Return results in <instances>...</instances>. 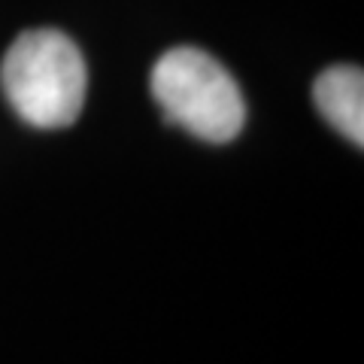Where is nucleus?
Instances as JSON below:
<instances>
[{"instance_id": "nucleus-3", "label": "nucleus", "mask_w": 364, "mask_h": 364, "mask_svg": "<svg viewBox=\"0 0 364 364\" xmlns=\"http://www.w3.org/2000/svg\"><path fill=\"white\" fill-rule=\"evenodd\" d=\"M313 100L322 119L337 128L349 143L364 146V73L361 67L337 64L318 73Z\"/></svg>"}, {"instance_id": "nucleus-2", "label": "nucleus", "mask_w": 364, "mask_h": 364, "mask_svg": "<svg viewBox=\"0 0 364 364\" xmlns=\"http://www.w3.org/2000/svg\"><path fill=\"white\" fill-rule=\"evenodd\" d=\"M152 97L164 122L207 143H231L246 124V100L234 76L195 46H176L155 61Z\"/></svg>"}, {"instance_id": "nucleus-1", "label": "nucleus", "mask_w": 364, "mask_h": 364, "mask_svg": "<svg viewBox=\"0 0 364 364\" xmlns=\"http://www.w3.org/2000/svg\"><path fill=\"white\" fill-rule=\"evenodd\" d=\"M0 88L13 112L31 128H70L85 104V58L79 46L61 31H25L4 55Z\"/></svg>"}]
</instances>
